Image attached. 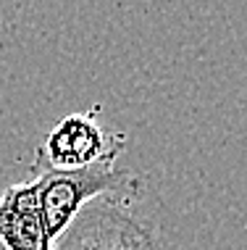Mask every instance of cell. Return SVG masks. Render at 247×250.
Instances as JSON below:
<instances>
[{
  "label": "cell",
  "mask_w": 247,
  "mask_h": 250,
  "mask_svg": "<svg viewBox=\"0 0 247 250\" xmlns=\"http://www.w3.org/2000/svg\"><path fill=\"white\" fill-rule=\"evenodd\" d=\"M32 179L37 185L39 208L53 240L76 219L87 203L97 198L139 200L145 195V182L137 174L118 168L116 161H100L74 171L32 168Z\"/></svg>",
  "instance_id": "6da1fadb"
},
{
  "label": "cell",
  "mask_w": 247,
  "mask_h": 250,
  "mask_svg": "<svg viewBox=\"0 0 247 250\" xmlns=\"http://www.w3.org/2000/svg\"><path fill=\"white\" fill-rule=\"evenodd\" d=\"M35 179L5 187L0 195V248L3 250H56Z\"/></svg>",
  "instance_id": "277c9868"
},
{
  "label": "cell",
  "mask_w": 247,
  "mask_h": 250,
  "mask_svg": "<svg viewBox=\"0 0 247 250\" xmlns=\"http://www.w3.org/2000/svg\"><path fill=\"white\" fill-rule=\"evenodd\" d=\"M137 200L97 198L56 237V250H163L161 229L137 211Z\"/></svg>",
  "instance_id": "7a4b0ae2"
},
{
  "label": "cell",
  "mask_w": 247,
  "mask_h": 250,
  "mask_svg": "<svg viewBox=\"0 0 247 250\" xmlns=\"http://www.w3.org/2000/svg\"><path fill=\"white\" fill-rule=\"evenodd\" d=\"M126 147L121 132H111L95 119V113H69L58 119L35 150L32 168L74 171L100 161H118Z\"/></svg>",
  "instance_id": "3957f363"
}]
</instances>
